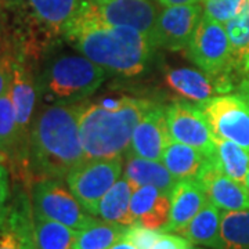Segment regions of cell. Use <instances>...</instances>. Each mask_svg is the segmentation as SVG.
I'll return each instance as SVG.
<instances>
[{"instance_id": "33", "label": "cell", "mask_w": 249, "mask_h": 249, "mask_svg": "<svg viewBox=\"0 0 249 249\" xmlns=\"http://www.w3.org/2000/svg\"><path fill=\"white\" fill-rule=\"evenodd\" d=\"M13 61H14L13 53L0 57V97L9 89L11 72H13Z\"/></svg>"}, {"instance_id": "6", "label": "cell", "mask_w": 249, "mask_h": 249, "mask_svg": "<svg viewBox=\"0 0 249 249\" xmlns=\"http://www.w3.org/2000/svg\"><path fill=\"white\" fill-rule=\"evenodd\" d=\"M187 55L209 76L222 78L231 70V47L226 25L202 16L187 46Z\"/></svg>"}, {"instance_id": "5", "label": "cell", "mask_w": 249, "mask_h": 249, "mask_svg": "<svg viewBox=\"0 0 249 249\" xmlns=\"http://www.w3.org/2000/svg\"><path fill=\"white\" fill-rule=\"evenodd\" d=\"M31 204L35 216L62 223L73 230H85L94 224L93 217L60 178L36 180L31 188Z\"/></svg>"}, {"instance_id": "28", "label": "cell", "mask_w": 249, "mask_h": 249, "mask_svg": "<svg viewBox=\"0 0 249 249\" xmlns=\"http://www.w3.org/2000/svg\"><path fill=\"white\" fill-rule=\"evenodd\" d=\"M219 249H249V209L223 211Z\"/></svg>"}, {"instance_id": "19", "label": "cell", "mask_w": 249, "mask_h": 249, "mask_svg": "<svg viewBox=\"0 0 249 249\" xmlns=\"http://www.w3.org/2000/svg\"><path fill=\"white\" fill-rule=\"evenodd\" d=\"M165 82L178 96L194 103H204L216 93H224L222 80H213L202 71L191 68H173L165 73Z\"/></svg>"}, {"instance_id": "21", "label": "cell", "mask_w": 249, "mask_h": 249, "mask_svg": "<svg viewBox=\"0 0 249 249\" xmlns=\"http://www.w3.org/2000/svg\"><path fill=\"white\" fill-rule=\"evenodd\" d=\"M160 160L176 180H198L208 165L212 162V158L196 147L170 140L163 150Z\"/></svg>"}, {"instance_id": "1", "label": "cell", "mask_w": 249, "mask_h": 249, "mask_svg": "<svg viewBox=\"0 0 249 249\" xmlns=\"http://www.w3.org/2000/svg\"><path fill=\"white\" fill-rule=\"evenodd\" d=\"M62 36L106 71L124 76L145 71L157 47L151 39L133 28L104 22L94 13L91 0H82L76 16L64 29Z\"/></svg>"}, {"instance_id": "10", "label": "cell", "mask_w": 249, "mask_h": 249, "mask_svg": "<svg viewBox=\"0 0 249 249\" xmlns=\"http://www.w3.org/2000/svg\"><path fill=\"white\" fill-rule=\"evenodd\" d=\"M170 140L196 147L209 158L216 151L214 136L198 104L175 101L166 107Z\"/></svg>"}, {"instance_id": "14", "label": "cell", "mask_w": 249, "mask_h": 249, "mask_svg": "<svg viewBox=\"0 0 249 249\" xmlns=\"http://www.w3.org/2000/svg\"><path fill=\"white\" fill-rule=\"evenodd\" d=\"M169 142L166 107L152 104L136 126L127 154L147 160H160L163 150Z\"/></svg>"}, {"instance_id": "9", "label": "cell", "mask_w": 249, "mask_h": 249, "mask_svg": "<svg viewBox=\"0 0 249 249\" xmlns=\"http://www.w3.org/2000/svg\"><path fill=\"white\" fill-rule=\"evenodd\" d=\"M10 94L17 118L18 133L22 147L28 155V142L32 122L35 118V108L39 98L37 82L32 67L28 61L27 52L19 50L14 54L13 72L10 80Z\"/></svg>"}, {"instance_id": "39", "label": "cell", "mask_w": 249, "mask_h": 249, "mask_svg": "<svg viewBox=\"0 0 249 249\" xmlns=\"http://www.w3.org/2000/svg\"><path fill=\"white\" fill-rule=\"evenodd\" d=\"M7 1H9L10 6H19L22 0H7Z\"/></svg>"}, {"instance_id": "30", "label": "cell", "mask_w": 249, "mask_h": 249, "mask_svg": "<svg viewBox=\"0 0 249 249\" xmlns=\"http://www.w3.org/2000/svg\"><path fill=\"white\" fill-rule=\"evenodd\" d=\"M245 0H204V16L226 25L238 14Z\"/></svg>"}, {"instance_id": "16", "label": "cell", "mask_w": 249, "mask_h": 249, "mask_svg": "<svg viewBox=\"0 0 249 249\" xmlns=\"http://www.w3.org/2000/svg\"><path fill=\"white\" fill-rule=\"evenodd\" d=\"M82 0H22L27 14L43 35H62L79 10Z\"/></svg>"}, {"instance_id": "37", "label": "cell", "mask_w": 249, "mask_h": 249, "mask_svg": "<svg viewBox=\"0 0 249 249\" xmlns=\"http://www.w3.org/2000/svg\"><path fill=\"white\" fill-rule=\"evenodd\" d=\"M108 249H137L134 247L133 244L130 242L129 240H126V238H122V240H119L118 242H115L112 247H109Z\"/></svg>"}, {"instance_id": "29", "label": "cell", "mask_w": 249, "mask_h": 249, "mask_svg": "<svg viewBox=\"0 0 249 249\" xmlns=\"http://www.w3.org/2000/svg\"><path fill=\"white\" fill-rule=\"evenodd\" d=\"M129 226L118 223L97 222L85 230H80L73 249H108L122 240Z\"/></svg>"}, {"instance_id": "15", "label": "cell", "mask_w": 249, "mask_h": 249, "mask_svg": "<svg viewBox=\"0 0 249 249\" xmlns=\"http://www.w3.org/2000/svg\"><path fill=\"white\" fill-rule=\"evenodd\" d=\"M198 181L202 184L208 199L222 211L249 209V191L241 184L217 169L213 160L208 165Z\"/></svg>"}, {"instance_id": "38", "label": "cell", "mask_w": 249, "mask_h": 249, "mask_svg": "<svg viewBox=\"0 0 249 249\" xmlns=\"http://www.w3.org/2000/svg\"><path fill=\"white\" fill-rule=\"evenodd\" d=\"M7 6H10L9 1H7V0H0V14L3 13V10L6 9Z\"/></svg>"}, {"instance_id": "35", "label": "cell", "mask_w": 249, "mask_h": 249, "mask_svg": "<svg viewBox=\"0 0 249 249\" xmlns=\"http://www.w3.org/2000/svg\"><path fill=\"white\" fill-rule=\"evenodd\" d=\"M10 53H13L11 52V37H10L7 28L4 25L1 14H0V57Z\"/></svg>"}, {"instance_id": "2", "label": "cell", "mask_w": 249, "mask_h": 249, "mask_svg": "<svg viewBox=\"0 0 249 249\" xmlns=\"http://www.w3.org/2000/svg\"><path fill=\"white\" fill-rule=\"evenodd\" d=\"M86 160L80 140L78 104L43 106L32 122L28 142V176L65 178Z\"/></svg>"}, {"instance_id": "27", "label": "cell", "mask_w": 249, "mask_h": 249, "mask_svg": "<svg viewBox=\"0 0 249 249\" xmlns=\"http://www.w3.org/2000/svg\"><path fill=\"white\" fill-rule=\"evenodd\" d=\"M78 230L34 214V249H73Z\"/></svg>"}, {"instance_id": "8", "label": "cell", "mask_w": 249, "mask_h": 249, "mask_svg": "<svg viewBox=\"0 0 249 249\" xmlns=\"http://www.w3.org/2000/svg\"><path fill=\"white\" fill-rule=\"evenodd\" d=\"M214 137L249 150V96H219L198 103Z\"/></svg>"}, {"instance_id": "18", "label": "cell", "mask_w": 249, "mask_h": 249, "mask_svg": "<svg viewBox=\"0 0 249 249\" xmlns=\"http://www.w3.org/2000/svg\"><path fill=\"white\" fill-rule=\"evenodd\" d=\"M170 194L158 187H137L130 198V213L134 224L151 230H163L170 216Z\"/></svg>"}, {"instance_id": "41", "label": "cell", "mask_w": 249, "mask_h": 249, "mask_svg": "<svg viewBox=\"0 0 249 249\" xmlns=\"http://www.w3.org/2000/svg\"><path fill=\"white\" fill-rule=\"evenodd\" d=\"M247 188H248V191H249V172H248V178H247Z\"/></svg>"}, {"instance_id": "36", "label": "cell", "mask_w": 249, "mask_h": 249, "mask_svg": "<svg viewBox=\"0 0 249 249\" xmlns=\"http://www.w3.org/2000/svg\"><path fill=\"white\" fill-rule=\"evenodd\" d=\"M163 7H173V6H187V4H196L199 0H158Z\"/></svg>"}, {"instance_id": "20", "label": "cell", "mask_w": 249, "mask_h": 249, "mask_svg": "<svg viewBox=\"0 0 249 249\" xmlns=\"http://www.w3.org/2000/svg\"><path fill=\"white\" fill-rule=\"evenodd\" d=\"M0 151L6 160L28 175V155L19 140L17 118L9 89L0 97Z\"/></svg>"}, {"instance_id": "13", "label": "cell", "mask_w": 249, "mask_h": 249, "mask_svg": "<svg viewBox=\"0 0 249 249\" xmlns=\"http://www.w3.org/2000/svg\"><path fill=\"white\" fill-rule=\"evenodd\" d=\"M0 249H34V211L25 193L7 202L0 214Z\"/></svg>"}, {"instance_id": "3", "label": "cell", "mask_w": 249, "mask_h": 249, "mask_svg": "<svg viewBox=\"0 0 249 249\" xmlns=\"http://www.w3.org/2000/svg\"><path fill=\"white\" fill-rule=\"evenodd\" d=\"M152 104L148 100L129 96L78 104L80 140L86 160L118 158L129 151L134 129Z\"/></svg>"}, {"instance_id": "23", "label": "cell", "mask_w": 249, "mask_h": 249, "mask_svg": "<svg viewBox=\"0 0 249 249\" xmlns=\"http://www.w3.org/2000/svg\"><path fill=\"white\" fill-rule=\"evenodd\" d=\"M220 219L222 213L209 199L196 217L178 234L193 242L194 245L208 247L212 249L220 248Z\"/></svg>"}, {"instance_id": "7", "label": "cell", "mask_w": 249, "mask_h": 249, "mask_svg": "<svg viewBox=\"0 0 249 249\" xmlns=\"http://www.w3.org/2000/svg\"><path fill=\"white\" fill-rule=\"evenodd\" d=\"M122 170V157L109 160H89L72 170L65 178V183L85 211L96 216L98 202L121 178Z\"/></svg>"}, {"instance_id": "25", "label": "cell", "mask_w": 249, "mask_h": 249, "mask_svg": "<svg viewBox=\"0 0 249 249\" xmlns=\"http://www.w3.org/2000/svg\"><path fill=\"white\" fill-rule=\"evenodd\" d=\"M226 31L231 47V70L249 76V0L226 24Z\"/></svg>"}, {"instance_id": "40", "label": "cell", "mask_w": 249, "mask_h": 249, "mask_svg": "<svg viewBox=\"0 0 249 249\" xmlns=\"http://www.w3.org/2000/svg\"><path fill=\"white\" fill-rule=\"evenodd\" d=\"M6 162V157L3 155V152L0 151V163H4Z\"/></svg>"}, {"instance_id": "4", "label": "cell", "mask_w": 249, "mask_h": 249, "mask_svg": "<svg viewBox=\"0 0 249 249\" xmlns=\"http://www.w3.org/2000/svg\"><path fill=\"white\" fill-rule=\"evenodd\" d=\"M104 80L106 70L82 53L54 55L36 78L39 98L46 106L79 104Z\"/></svg>"}, {"instance_id": "32", "label": "cell", "mask_w": 249, "mask_h": 249, "mask_svg": "<svg viewBox=\"0 0 249 249\" xmlns=\"http://www.w3.org/2000/svg\"><path fill=\"white\" fill-rule=\"evenodd\" d=\"M151 249H196L194 244L184 238L183 235H176L172 232H162Z\"/></svg>"}, {"instance_id": "24", "label": "cell", "mask_w": 249, "mask_h": 249, "mask_svg": "<svg viewBox=\"0 0 249 249\" xmlns=\"http://www.w3.org/2000/svg\"><path fill=\"white\" fill-rule=\"evenodd\" d=\"M133 191V186L127 178H119L98 202L96 216H100L104 222L133 226L134 220L130 213V198Z\"/></svg>"}, {"instance_id": "12", "label": "cell", "mask_w": 249, "mask_h": 249, "mask_svg": "<svg viewBox=\"0 0 249 249\" xmlns=\"http://www.w3.org/2000/svg\"><path fill=\"white\" fill-rule=\"evenodd\" d=\"M204 9L198 4L165 7L158 16L155 29L157 47L170 52L184 50L202 18Z\"/></svg>"}, {"instance_id": "31", "label": "cell", "mask_w": 249, "mask_h": 249, "mask_svg": "<svg viewBox=\"0 0 249 249\" xmlns=\"http://www.w3.org/2000/svg\"><path fill=\"white\" fill-rule=\"evenodd\" d=\"M163 231L160 230H151L140 224L129 226L124 232V238L129 240L137 249H151Z\"/></svg>"}, {"instance_id": "26", "label": "cell", "mask_w": 249, "mask_h": 249, "mask_svg": "<svg viewBox=\"0 0 249 249\" xmlns=\"http://www.w3.org/2000/svg\"><path fill=\"white\" fill-rule=\"evenodd\" d=\"M214 151L212 160L223 173L247 186L249 172V150L237 142L214 137Z\"/></svg>"}, {"instance_id": "22", "label": "cell", "mask_w": 249, "mask_h": 249, "mask_svg": "<svg viewBox=\"0 0 249 249\" xmlns=\"http://www.w3.org/2000/svg\"><path fill=\"white\" fill-rule=\"evenodd\" d=\"M124 178L130 181L134 190L142 186H154L168 194L178 183L162 160H147L133 154H127Z\"/></svg>"}, {"instance_id": "17", "label": "cell", "mask_w": 249, "mask_h": 249, "mask_svg": "<svg viewBox=\"0 0 249 249\" xmlns=\"http://www.w3.org/2000/svg\"><path fill=\"white\" fill-rule=\"evenodd\" d=\"M208 202L202 184L196 178L178 180L170 191V216L162 231L178 232L191 222Z\"/></svg>"}, {"instance_id": "11", "label": "cell", "mask_w": 249, "mask_h": 249, "mask_svg": "<svg viewBox=\"0 0 249 249\" xmlns=\"http://www.w3.org/2000/svg\"><path fill=\"white\" fill-rule=\"evenodd\" d=\"M91 7L104 22L129 27L142 32L155 43L158 10L150 0H91Z\"/></svg>"}, {"instance_id": "34", "label": "cell", "mask_w": 249, "mask_h": 249, "mask_svg": "<svg viewBox=\"0 0 249 249\" xmlns=\"http://www.w3.org/2000/svg\"><path fill=\"white\" fill-rule=\"evenodd\" d=\"M10 198V175L4 163H0V214Z\"/></svg>"}, {"instance_id": "42", "label": "cell", "mask_w": 249, "mask_h": 249, "mask_svg": "<svg viewBox=\"0 0 249 249\" xmlns=\"http://www.w3.org/2000/svg\"><path fill=\"white\" fill-rule=\"evenodd\" d=\"M94 1H106V0H94Z\"/></svg>"}]
</instances>
